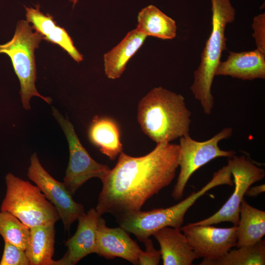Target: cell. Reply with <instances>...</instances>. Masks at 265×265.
Instances as JSON below:
<instances>
[{
	"label": "cell",
	"instance_id": "1",
	"mask_svg": "<svg viewBox=\"0 0 265 265\" xmlns=\"http://www.w3.org/2000/svg\"><path fill=\"white\" fill-rule=\"evenodd\" d=\"M180 146L157 143L147 154L132 157L122 152L118 161L100 180L102 188L96 210L116 218L141 210L146 202L169 186L179 167Z\"/></svg>",
	"mask_w": 265,
	"mask_h": 265
},
{
	"label": "cell",
	"instance_id": "2",
	"mask_svg": "<svg viewBox=\"0 0 265 265\" xmlns=\"http://www.w3.org/2000/svg\"><path fill=\"white\" fill-rule=\"evenodd\" d=\"M191 115L181 94L159 86L139 102L137 119L144 133L157 144L189 134Z\"/></svg>",
	"mask_w": 265,
	"mask_h": 265
},
{
	"label": "cell",
	"instance_id": "3",
	"mask_svg": "<svg viewBox=\"0 0 265 265\" xmlns=\"http://www.w3.org/2000/svg\"><path fill=\"white\" fill-rule=\"evenodd\" d=\"M211 2L212 30L201 53L200 63L194 72V80L190 87L194 97L207 115L212 113L214 105L211 88L215 71L221 61L222 53L226 50L225 28L235 20L236 16V10L230 0H211Z\"/></svg>",
	"mask_w": 265,
	"mask_h": 265
},
{
	"label": "cell",
	"instance_id": "4",
	"mask_svg": "<svg viewBox=\"0 0 265 265\" xmlns=\"http://www.w3.org/2000/svg\"><path fill=\"white\" fill-rule=\"evenodd\" d=\"M232 184L230 175L225 170L220 169L213 174L212 180L200 190L192 193L179 203L166 208L131 212L116 217V221L120 227L143 242L156 231L164 227L180 229L186 212L198 199L214 187L221 185L230 186Z\"/></svg>",
	"mask_w": 265,
	"mask_h": 265
},
{
	"label": "cell",
	"instance_id": "5",
	"mask_svg": "<svg viewBox=\"0 0 265 265\" xmlns=\"http://www.w3.org/2000/svg\"><path fill=\"white\" fill-rule=\"evenodd\" d=\"M6 193L0 211L9 212L31 227L54 224L60 219L54 206L41 189L11 173L5 177Z\"/></svg>",
	"mask_w": 265,
	"mask_h": 265
},
{
	"label": "cell",
	"instance_id": "6",
	"mask_svg": "<svg viewBox=\"0 0 265 265\" xmlns=\"http://www.w3.org/2000/svg\"><path fill=\"white\" fill-rule=\"evenodd\" d=\"M43 38L40 33L33 31L29 23L22 20L18 22L11 40L0 45V53L9 56L19 80L21 101L26 110L30 109L29 101L33 96L40 97L49 104L52 101L50 97L40 94L35 85L36 69L34 51Z\"/></svg>",
	"mask_w": 265,
	"mask_h": 265
},
{
	"label": "cell",
	"instance_id": "7",
	"mask_svg": "<svg viewBox=\"0 0 265 265\" xmlns=\"http://www.w3.org/2000/svg\"><path fill=\"white\" fill-rule=\"evenodd\" d=\"M232 132V128H226L204 141H196L189 134L180 137V170L172 193L175 200L182 198L186 183L195 171L213 159L219 157L229 158L236 154L234 151L222 150L218 146L219 142L230 137Z\"/></svg>",
	"mask_w": 265,
	"mask_h": 265
},
{
	"label": "cell",
	"instance_id": "8",
	"mask_svg": "<svg viewBox=\"0 0 265 265\" xmlns=\"http://www.w3.org/2000/svg\"><path fill=\"white\" fill-rule=\"evenodd\" d=\"M53 114L62 128L67 139L69 159L63 183L72 195L92 178L101 179L109 170L106 164L93 159L81 144L72 124L54 107Z\"/></svg>",
	"mask_w": 265,
	"mask_h": 265
},
{
	"label": "cell",
	"instance_id": "9",
	"mask_svg": "<svg viewBox=\"0 0 265 265\" xmlns=\"http://www.w3.org/2000/svg\"><path fill=\"white\" fill-rule=\"evenodd\" d=\"M233 177L235 189L230 197L214 214L204 220L192 223L193 225H211L222 222H232L237 226L239 220V209L247 189L265 176L264 169L259 167L244 155H234L229 158L228 164Z\"/></svg>",
	"mask_w": 265,
	"mask_h": 265
},
{
	"label": "cell",
	"instance_id": "10",
	"mask_svg": "<svg viewBox=\"0 0 265 265\" xmlns=\"http://www.w3.org/2000/svg\"><path fill=\"white\" fill-rule=\"evenodd\" d=\"M27 177L54 206L65 230L69 231L73 223L85 212L83 206L74 200L63 183L54 179L44 168L36 153L31 156Z\"/></svg>",
	"mask_w": 265,
	"mask_h": 265
},
{
	"label": "cell",
	"instance_id": "11",
	"mask_svg": "<svg viewBox=\"0 0 265 265\" xmlns=\"http://www.w3.org/2000/svg\"><path fill=\"white\" fill-rule=\"evenodd\" d=\"M199 258L216 260L236 247L238 227L216 228L209 225H187L180 228Z\"/></svg>",
	"mask_w": 265,
	"mask_h": 265
},
{
	"label": "cell",
	"instance_id": "12",
	"mask_svg": "<svg viewBox=\"0 0 265 265\" xmlns=\"http://www.w3.org/2000/svg\"><path fill=\"white\" fill-rule=\"evenodd\" d=\"M129 234L121 227H107L105 220L100 216L97 226L95 253L106 259L119 257L133 265H138V255L142 250Z\"/></svg>",
	"mask_w": 265,
	"mask_h": 265
},
{
	"label": "cell",
	"instance_id": "13",
	"mask_svg": "<svg viewBox=\"0 0 265 265\" xmlns=\"http://www.w3.org/2000/svg\"><path fill=\"white\" fill-rule=\"evenodd\" d=\"M100 216L95 208H91L78 217L75 233L65 242L67 251L61 259L56 261V265H75L86 256L95 253Z\"/></svg>",
	"mask_w": 265,
	"mask_h": 265
},
{
	"label": "cell",
	"instance_id": "14",
	"mask_svg": "<svg viewBox=\"0 0 265 265\" xmlns=\"http://www.w3.org/2000/svg\"><path fill=\"white\" fill-rule=\"evenodd\" d=\"M215 75L244 80L265 79V53L257 49L239 53L229 52L227 59L219 63Z\"/></svg>",
	"mask_w": 265,
	"mask_h": 265
},
{
	"label": "cell",
	"instance_id": "15",
	"mask_svg": "<svg viewBox=\"0 0 265 265\" xmlns=\"http://www.w3.org/2000/svg\"><path fill=\"white\" fill-rule=\"evenodd\" d=\"M153 236L159 244L163 265H191L199 258L180 229L165 227Z\"/></svg>",
	"mask_w": 265,
	"mask_h": 265
},
{
	"label": "cell",
	"instance_id": "16",
	"mask_svg": "<svg viewBox=\"0 0 265 265\" xmlns=\"http://www.w3.org/2000/svg\"><path fill=\"white\" fill-rule=\"evenodd\" d=\"M88 137L90 142L111 160L123 152L120 127L111 117L94 116L88 128Z\"/></svg>",
	"mask_w": 265,
	"mask_h": 265
},
{
	"label": "cell",
	"instance_id": "17",
	"mask_svg": "<svg viewBox=\"0 0 265 265\" xmlns=\"http://www.w3.org/2000/svg\"><path fill=\"white\" fill-rule=\"evenodd\" d=\"M147 36L135 28L104 54V70L108 79H116L122 75L127 63L142 46Z\"/></svg>",
	"mask_w": 265,
	"mask_h": 265
},
{
	"label": "cell",
	"instance_id": "18",
	"mask_svg": "<svg viewBox=\"0 0 265 265\" xmlns=\"http://www.w3.org/2000/svg\"><path fill=\"white\" fill-rule=\"evenodd\" d=\"M54 224L34 226L30 228L28 243L25 251L30 265H56L54 254Z\"/></svg>",
	"mask_w": 265,
	"mask_h": 265
},
{
	"label": "cell",
	"instance_id": "19",
	"mask_svg": "<svg viewBox=\"0 0 265 265\" xmlns=\"http://www.w3.org/2000/svg\"><path fill=\"white\" fill-rule=\"evenodd\" d=\"M237 227V248L256 243L265 234V212L250 206L243 199Z\"/></svg>",
	"mask_w": 265,
	"mask_h": 265
},
{
	"label": "cell",
	"instance_id": "20",
	"mask_svg": "<svg viewBox=\"0 0 265 265\" xmlns=\"http://www.w3.org/2000/svg\"><path fill=\"white\" fill-rule=\"evenodd\" d=\"M136 29L146 36L172 39L176 36L177 25L173 19L154 5L143 8L137 16Z\"/></svg>",
	"mask_w": 265,
	"mask_h": 265
},
{
	"label": "cell",
	"instance_id": "21",
	"mask_svg": "<svg viewBox=\"0 0 265 265\" xmlns=\"http://www.w3.org/2000/svg\"><path fill=\"white\" fill-rule=\"evenodd\" d=\"M200 265H264L265 241L230 250L224 256L214 260H203Z\"/></svg>",
	"mask_w": 265,
	"mask_h": 265
},
{
	"label": "cell",
	"instance_id": "22",
	"mask_svg": "<svg viewBox=\"0 0 265 265\" xmlns=\"http://www.w3.org/2000/svg\"><path fill=\"white\" fill-rule=\"evenodd\" d=\"M0 235L26 251L29 238L30 228L11 213L0 211Z\"/></svg>",
	"mask_w": 265,
	"mask_h": 265
},
{
	"label": "cell",
	"instance_id": "23",
	"mask_svg": "<svg viewBox=\"0 0 265 265\" xmlns=\"http://www.w3.org/2000/svg\"><path fill=\"white\" fill-rule=\"evenodd\" d=\"M40 33L47 41L59 45L77 62L83 60L82 55L74 46L67 32L63 27L57 26L53 19L49 20L44 26Z\"/></svg>",
	"mask_w": 265,
	"mask_h": 265
},
{
	"label": "cell",
	"instance_id": "24",
	"mask_svg": "<svg viewBox=\"0 0 265 265\" xmlns=\"http://www.w3.org/2000/svg\"><path fill=\"white\" fill-rule=\"evenodd\" d=\"M4 242L0 265H30L25 250L7 240H4Z\"/></svg>",
	"mask_w": 265,
	"mask_h": 265
},
{
	"label": "cell",
	"instance_id": "25",
	"mask_svg": "<svg viewBox=\"0 0 265 265\" xmlns=\"http://www.w3.org/2000/svg\"><path fill=\"white\" fill-rule=\"evenodd\" d=\"M143 243L145 246V250H142L138 255V265H159L161 258L160 250L155 248L153 241L150 238L146 239Z\"/></svg>",
	"mask_w": 265,
	"mask_h": 265
},
{
	"label": "cell",
	"instance_id": "26",
	"mask_svg": "<svg viewBox=\"0 0 265 265\" xmlns=\"http://www.w3.org/2000/svg\"><path fill=\"white\" fill-rule=\"evenodd\" d=\"M253 37L258 50L265 53V14H258L253 18Z\"/></svg>",
	"mask_w": 265,
	"mask_h": 265
},
{
	"label": "cell",
	"instance_id": "27",
	"mask_svg": "<svg viewBox=\"0 0 265 265\" xmlns=\"http://www.w3.org/2000/svg\"><path fill=\"white\" fill-rule=\"evenodd\" d=\"M265 191V185L262 184L249 187L245 193V195L249 197H256L260 194L264 192Z\"/></svg>",
	"mask_w": 265,
	"mask_h": 265
}]
</instances>
